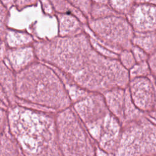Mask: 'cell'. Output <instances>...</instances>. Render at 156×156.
Wrapping results in <instances>:
<instances>
[{
  "instance_id": "8fae6325",
  "label": "cell",
  "mask_w": 156,
  "mask_h": 156,
  "mask_svg": "<svg viewBox=\"0 0 156 156\" xmlns=\"http://www.w3.org/2000/svg\"><path fill=\"white\" fill-rule=\"evenodd\" d=\"M126 18L135 32H156V6L136 4Z\"/></svg>"
},
{
  "instance_id": "ba28073f",
  "label": "cell",
  "mask_w": 156,
  "mask_h": 156,
  "mask_svg": "<svg viewBox=\"0 0 156 156\" xmlns=\"http://www.w3.org/2000/svg\"><path fill=\"white\" fill-rule=\"evenodd\" d=\"M127 89L136 108L144 114L154 110L156 103V85L154 77L130 79Z\"/></svg>"
},
{
  "instance_id": "ac0fdd59",
  "label": "cell",
  "mask_w": 156,
  "mask_h": 156,
  "mask_svg": "<svg viewBox=\"0 0 156 156\" xmlns=\"http://www.w3.org/2000/svg\"><path fill=\"white\" fill-rule=\"evenodd\" d=\"M55 14L71 13L76 16L85 25L87 24L88 18L80 11L74 7L67 0H49Z\"/></svg>"
},
{
  "instance_id": "7402d4cb",
  "label": "cell",
  "mask_w": 156,
  "mask_h": 156,
  "mask_svg": "<svg viewBox=\"0 0 156 156\" xmlns=\"http://www.w3.org/2000/svg\"><path fill=\"white\" fill-rule=\"evenodd\" d=\"M118 60L126 70H130L136 63L130 49H124L118 55Z\"/></svg>"
},
{
  "instance_id": "d6a6232c",
  "label": "cell",
  "mask_w": 156,
  "mask_h": 156,
  "mask_svg": "<svg viewBox=\"0 0 156 156\" xmlns=\"http://www.w3.org/2000/svg\"><path fill=\"white\" fill-rule=\"evenodd\" d=\"M154 111H156V103H155V108H154Z\"/></svg>"
},
{
  "instance_id": "e0dca14e",
  "label": "cell",
  "mask_w": 156,
  "mask_h": 156,
  "mask_svg": "<svg viewBox=\"0 0 156 156\" xmlns=\"http://www.w3.org/2000/svg\"><path fill=\"white\" fill-rule=\"evenodd\" d=\"M0 156H23L21 149L9 128L0 140Z\"/></svg>"
},
{
  "instance_id": "2e32d148",
  "label": "cell",
  "mask_w": 156,
  "mask_h": 156,
  "mask_svg": "<svg viewBox=\"0 0 156 156\" xmlns=\"http://www.w3.org/2000/svg\"><path fill=\"white\" fill-rule=\"evenodd\" d=\"M132 45L139 47L149 55L156 51V32H135Z\"/></svg>"
},
{
  "instance_id": "5bb4252c",
  "label": "cell",
  "mask_w": 156,
  "mask_h": 156,
  "mask_svg": "<svg viewBox=\"0 0 156 156\" xmlns=\"http://www.w3.org/2000/svg\"><path fill=\"white\" fill-rule=\"evenodd\" d=\"M15 73L4 61H0V86L7 98L10 107L15 105Z\"/></svg>"
},
{
  "instance_id": "52a82bcc",
  "label": "cell",
  "mask_w": 156,
  "mask_h": 156,
  "mask_svg": "<svg viewBox=\"0 0 156 156\" xmlns=\"http://www.w3.org/2000/svg\"><path fill=\"white\" fill-rule=\"evenodd\" d=\"M102 94L108 110L122 125L146 115L134 105L127 88H114Z\"/></svg>"
},
{
  "instance_id": "484cf974",
  "label": "cell",
  "mask_w": 156,
  "mask_h": 156,
  "mask_svg": "<svg viewBox=\"0 0 156 156\" xmlns=\"http://www.w3.org/2000/svg\"><path fill=\"white\" fill-rule=\"evenodd\" d=\"M40 0H15L14 6L19 10L24 8L35 5Z\"/></svg>"
},
{
  "instance_id": "7a4b0ae2",
  "label": "cell",
  "mask_w": 156,
  "mask_h": 156,
  "mask_svg": "<svg viewBox=\"0 0 156 156\" xmlns=\"http://www.w3.org/2000/svg\"><path fill=\"white\" fill-rule=\"evenodd\" d=\"M14 94L15 105L54 115L72 106L61 76L39 60L15 73Z\"/></svg>"
},
{
  "instance_id": "f546056e",
  "label": "cell",
  "mask_w": 156,
  "mask_h": 156,
  "mask_svg": "<svg viewBox=\"0 0 156 156\" xmlns=\"http://www.w3.org/2000/svg\"><path fill=\"white\" fill-rule=\"evenodd\" d=\"M147 115V116L152 121L154 122H155L156 124V111H152L151 112H150Z\"/></svg>"
},
{
  "instance_id": "83f0119b",
  "label": "cell",
  "mask_w": 156,
  "mask_h": 156,
  "mask_svg": "<svg viewBox=\"0 0 156 156\" xmlns=\"http://www.w3.org/2000/svg\"><path fill=\"white\" fill-rule=\"evenodd\" d=\"M0 1L8 10H9L12 6H14L15 0H0Z\"/></svg>"
},
{
  "instance_id": "d6986e66",
  "label": "cell",
  "mask_w": 156,
  "mask_h": 156,
  "mask_svg": "<svg viewBox=\"0 0 156 156\" xmlns=\"http://www.w3.org/2000/svg\"><path fill=\"white\" fill-rule=\"evenodd\" d=\"M136 4L135 0H109L108 5L117 14L126 16Z\"/></svg>"
},
{
  "instance_id": "cb8c5ba5",
  "label": "cell",
  "mask_w": 156,
  "mask_h": 156,
  "mask_svg": "<svg viewBox=\"0 0 156 156\" xmlns=\"http://www.w3.org/2000/svg\"><path fill=\"white\" fill-rule=\"evenodd\" d=\"M130 49L132 51L136 63L148 61L150 55L142 49L140 48L138 46L132 45Z\"/></svg>"
},
{
  "instance_id": "4dcf8cb0",
  "label": "cell",
  "mask_w": 156,
  "mask_h": 156,
  "mask_svg": "<svg viewBox=\"0 0 156 156\" xmlns=\"http://www.w3.org/2000/svg\"><path fill=\"white\" fill-rule=\"evenodd\" d=\"M92 2L97 4H108L109 0H92Z\"/></svg>"
},
{
  "instance_id": "8992f818",
  "label": "cell",
  "mask_w": 156,
  "mask_h": 156,
  "mask_svg": "<svg viewBox=\"0 0 156 156\" xmlns=\"http://www.w3.org/2000/svg\"><path fill=\"white\" fill-rule=\"evenodd\" d=\"M156 155V124L147 116L122 125L121 135L113 156Z\"/></svg>"
},
{
  "instance_id": "7c38bea8",
  "label": "cell",
  "mask_w": 156,
  "mask_h": 156,
  "mask_svg": "<svg viewBox=\"0 0 156 156\" xmlns=\"http://www.w3.org/2000/svg\"><path fill=\"white\" fill-rule=\"evenodd\" d=\"M33 45L15 48H7L3 61L15 73L20 71L38 60Z\"/></svg>"
},
{
  "instance_id": "5b68a950",
  "label": "cell",
  "mask_w": 156,
  "mask_h": 156,
  "mask_svg": "<svg viewBox=\"0 0 156 156\" xmlns=\"http://www.w3.org/2000/svg\"><path fill=\"white\" fill-rule=\"evenodd\" d=\"M85 31L106 48L118 55L130 49L135 34L125 16L114 15L100 19H89Z\"/></svg>"
},
{
  "instance_id": "836d02e7",
  "label": "cell",
  "mask_w": 156,
  "mask_h": 156,
  "mask_svg": "<svg viewBox=\"0 0 156 156\" xmlns=\"http://www.w3.org/2000/svg\"><path fill=\"white\" fill-rule=\"evenodd\" d=\"M152 156H156V155H152Z\"/></svg>"
},
{
  "instance_id": "9c48e42d",
  "label": "cell",
  "mask_w": 156,
  "mask_h": 156,
  "mask_svg": "<svg viewBox=\"0 0 156 156\" xmlns=\"http://www.w3.org/2000/svg\"><path fill=\"white\" fill-rule=\"evenodd\" d=\"M71 107L84 126L99 121L109 112L103 94L99 93L88 91Z\"/></svg>"
},
{
  "instance_id": "277c9868",
  "label": "cell",
  "mask_w": 156,
  "mask_h": 156,
  "mask_svg": "<svg viewBox=\"0 0 156 156\" xmlns=\"http://www.w3.org/2000/svg\"><path fill=\"white\" fill-rule=\"evenodd\" d=\"M56 138L62 156H97L96 143L72 107L54 115Z\"/></svg>"
},
{
  "instance_id": "4fadbf2b",
  "label": "cell",
  "mask_w": 156,
  "mask_h": 156,
  "mask_svg": "<svg viewBox=\"0 0 156 156\" xmlns=\"http://www.w3.org/2000/svg\"><path fill=\"white\" fill-rule=\"evenodd\" d=\"M58 21V36L73 37L85 31V24L75 15L71 13L55 14Z\"/></svg>"
},
{
  "instance_id": "1f68e13d",
  "label": "cell",
  "mask_w": 156,
  "mask_h": 156,
  "mask_svg": "<svg viewBox=\"0 0 156 156\" xmlns=\"http://www.w3.org/2000/svg\"><path fill=\"white\" fill-rule=\"evenodd\" d=\"M154 80L155 84V85H156V76H155V77H154Z\"/></svg>"
},
{
  "instance_id": "9a60e30c",
  "label": "cell",
  "mask_w": 156,
  "mask_h": 156,
  "mask_svg": "<svg viewBox=\"0 0 156 156\" xmlns=\"http://www.w3.org/2000/svg\"><path fill=\"white\" fill-rule=\"evenodd\" d=\"M4 41L7 48H15L32 46L35 40L32 35L26 31L8 28L5 35Z\"/></svg>"
},
{
  "instance_id": "603a6c76",
  "label": "cell",
  "mask_w": 156,
  "mask_h": 156,
  "mask_svg": "<svg viewBox=\"0 0 156 156\" xmlns=\"http://www.w3.org/2000/svg\"><path fill=\"white\" fill-rule=\"evenodd\" d=\"M74 7L84 15L88 20L93 5L92 0H67Z\"/></svg>"
},
{
  "instance_id": "6da1fadb",
  "label": "cell",
  "mask_w": 156,
  "mask_h": 156,
  "mask_svg": "<svg viewBox=\"0 0 156 156\" xmlns=\"http://www.w3.org/2000/svg\"><path fill=\"white\" fill-rule=\"evenodd\" d=\"M33 46L38 60L55 69L65 83L101 94L128 85V71L118 58L97 51L85 31L73 37L35 40Z\"/></svg>"
},
{
  "instance_id": "d4e9b609",
  "label": "cell",
  "mask_w": 156,
  "mask_h": 156,
  "mask_svg": "<svg viewBox=\"0 0 156 156\" xmlns=\"http://www.w3.org/2000/svg\"><path fill=\"white\" fill-rule=\"evenodd\" d=\"M8 129V109L0 107V140Z\"/></svg>"
},
{
  "instance_id": "ffe728a7",
  "label": "cell",
  "mask_w": 156,
  "mask_h": 156,
  "mask_svg": "<svg viewBox=\"0 0 156 156\" xmlns=\"http://www.w3.org/2000/svg\"><path fill=\"white\" fill-rule=\"evenodd\" d=\"M128 72L130 79L139 77H147L152 76L148 61L136 63Z\"/></svg>"
},
{
  "instance_id": "f1b7e54d",
  "label": "cell",
  "mask_w": 156,
  "mask_h": 156,
  "mask_svg": "<svg viewBox=\"0 0 156 156\" xmlns=\"http://www.w3.org/2000/svg\"><path fill=\"white\" fill-rule=\"evenodd\" d=\"M136 4H146L156 6V0H135Z\"/></svg>"
},
{
  "instance_id": "3957f363",
  "label": "cell",
  "mask_w": 156,
  "mask_h": 156,
  "mask_svg": "<svg viewBox=\"0 0 156 156\" xmlns=\"http://www.w3.org/2000/svg\"><path fill=\"white\" fill-rule=\"evenodd\" d=\"M8 128L23 156H62L54 114L14 105L8 109Z\"/></svg>"
},
{
  "instance_id": "44dd1931",
  "label": "cell",
  "mask_w": 156,
  "mask_h": 156,
  "mask_svg": "<svg viewBox=\"0 0 156 156\" xmlns=\"http://www.w3.org/2000/svg\"><path fill=\"white\" fill-rule=\"evenodd\" d=\"M114 15L117 14L112 9L108 4H93L89 19H100Z\"/></svg>"
},
{
  "instance_id": "30bf717a",
  "label": "cell",
  "mask_w": 156,
  "mask_h": 156,
  "mask_svg": "<svg viewBox=\"0 0 156 156\" xmlns=\"http://www.w3.org/2000/svg\"><path fill=\"white\" fill-rule=\"evenodd\" d=\"M122 129L121 122L108 112L104 118L101 132L96 144L101 151L113 155L119 142Z\"/></svg>"
},
{
  "instance_id": "4316f807",
  "label": "cell",
  "mask_w": 156,
  "mask_h": 156,
  "mask_svg": "<svg viewBox=\"0 0 156 156\" xmlns=\"http://www.w3.org/2000/svg\"><path fill=\"white\" fill-rule=\"evenodd\" d=\"M148 63L149 64V66L151 69L152 76L155 77L156 76V51L150 55L148 60Z\"/></svg>"
}]
</instances>
